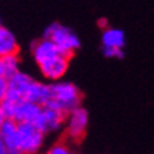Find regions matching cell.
I'll return each instance as SVG.
<instances>
[{
	"label": "cell",
	"mask_w": 154,
	"mask_h": 154,
	"mask_svg": "<svg viewBox=\"0 0 154 154\" xmlns=\"http://www.w3.org/2000/svg\"><path fill=\"white\" fill-rule=\"evenodd\" d=\"M45 38H50L57 45L61 55L68 60H71V57L75 54V51L81 47L79 38L69 28L64 27L58 23H52L48 26L45 30Z\"/></svg>",
	"instance_id": "cell-1"
},
{
	"label": "cell",
	"mask_w": 154,
	"mask_h": 154,
	"mask_svg": "<svg viewBox=\"0 0 154 154\" xmlns=\"http://www.w3.org/2000/svg\"><path fill=\"white\" fill-rule=\"evenodd\" d=\"M44 143V133L33 123H17V150L21 154H35Z\"/></svg>",
	"instance_id": "cell-2"
},
{
	"label": "cell",
	"mask_w": 154,
	"mask_h": 154,
	"mask_svg": "<svg viewBox=\"0 0 154 154\" xmlns=\"http://www.w3.org/2000/svg\"><path fill=\"white\" fill-rule=\"evenodd\" d=\"M51 99H54L65 113H69L75 107L81 106L82 95L74 84L57 82L51 85Z\"/></svg>",
	"instance_id": "cell-3"
},
{
	"label": "cell",
	"mask_w": 154,
	"mask_h": 154,
	"mask_svg": "<svg viewBox=\"0 0 154 154\" xmlns=\"http://www.w3.org/2000/svg\"><path fill=\"white\" fill-rule=\"evenodd\" d=\"M66 113L61 112V110H55V109H50V107L42 106L41 112L35 117V120L33 122V125L37 127L40 131L45 133H51V131L60 130L64 122L66 120Z\"/></svg>",
	"instance_id": "cell-4"
},
{
	"label": "cell",
	"mask_w": 154,
	"mask_h": 154,
	"mask_svg": "<svg viewBox=\"0 0 154 154\" xmlns=\"http://www.w3.org/2000/svg\"><path fill=\"white\" fill-rule=\"evenodd\" d=\"M88 127V112L82 106L75 107L66 116V134L74 140H81Z\"/></svg>",
	"instance_id": "cell-5"
},
{
	"label": "cell",
	"mask_w": 154,
	"mask_h": 154,
	"mask_svg": "<svg viewBox=\"0 0 154 154\" xmlns=\"http://www.w3.org/2000/svg\"><path fill=\"white\" fill-rule=\"evenodd\" d=\"M23 99L28 102H34L38 105H44L48 99H51V85H45L41 82L31 79L23 92Z\"/></svg>",
	"instance_id": "cell-6"
},
{
	"label": "cell",
	"mask_w": 154,
	"mask_h": 154,
	"mask_svg": "<svg viewBox=\"0 0 154 154\" xmlns=\"http://www.w3.org/2000/svg\"><path fill=\"white\" fill-rule=\"evenodd\" d=\"M58 55H61L60 51H58L57 45L50 38L44 37L42 40L37 41L33 45V57H34V61L38 64V66L48 62V61L54 60V58H57Z\"/></svg>",
	"instance_id": "cell-7"
},
{
	"label": "cell",
	"mask_w": 154,
	"mask_h": 154,
	"mask_svg": "<svg viewBox=\"0 0 154 154\" xmlns=\"http://www.w3.org/2000/svg\"><path fill=\"white\" fill-rule=\"evenodd\" d=\"M41 109H42L41 105L21 99L20 102L16 103L13 119L17 123H33L35 120V117L40 115Z\"/></svg>",
	"instance_id": "cell-8"
},
{
	"label": "cell",
	"mask_w": 154,
	"mask_h": 154,
	"mask_svg": "<svg viewBox=\"0 0 154 154\" xmlns=\"http://www.w3.org/2000/svg\"><path fill=\"white\" fill-rule=\"evenodd\" d=\"M68 64H69L68 58H65V57H62V55H58L54 60L40 65V71H41L44 78L51 79V81H57V79H61L65 75L66 69H68Z\"/></svg>",
	"instance_id": "cell-9"
},
{
	"label": "cell",
	"mask_w": 154,
	"mask_h": 154,
	"mask_svg": "<svg viewBox=\"0 0 154 154\" xmlns=\"http://www.w3.org/2000/svg\"><path fill=\"white\" fill-rule=\"evenodd\" d=\"M17 51H19V44L14 34L0 24V57L17 54Z\"/></svg>",
	"instance_id": "cell-10"
},
{
	"label": "cell",
	"mask_w": 154,
	"mask_h": 154,
	"mask_svg": "<svg viewBox=\"0 0 154 154\" xmlns=\"http://www.w3.org/2000/svg\"><path fill=\"white\" fill-rule=\"evenodd\" d=\"M103 47H119L123 48L125 45V33L119 28L107 27L103 30L102 34Z\"/></svg>",
	"instance_id": "cell-11"
},
{
	"label": "cell",
	"mask_w": 154,
	"mask_h": 154,
	"mask_svg": "<svg viewBox=\"0 0 154 154\" xmlns=\"http://www.w3.org/2000/svg\"><path fill=\"white\" fill-rule=\"evenodd\" d=\"M20 60L17 54H9V55L0 57V76L9 79L10 76L19 71Z\"/></svg>",
	"instance_id": "cell-12"
},
{
	"label": "cell",
	"mask_w": 154,
	"mask_h": 154,
	"mask_svg": "<svg viewBox=\"0 0 154 154\" xmlns=\"http://www.w3.org/2000/svg\"><path fill=\"white\" fill-rule=\"evenodd\" d=\"M30 81H31V78H30L27 74H24V72H20V71H17V72H14V74L10 76L9 79H7V82H9V86H10V88H13V89H16V91H19L20 94L23 95L24 89H26V86L30 84Z\"/></svg>",
	"instance_id": "cell-13"
},
{
	"label": "cell",
	"mask_w": 154,
	"mask_h": 154,
	"mask_svg": "<svg viewBox=\"0 0 154 154\" xmlns=\"http://www.w3.org/2000/svg\"><path fill=\"white\" fill-rule=\"evenodd\" d=\"M17 131V122L14 119H5L0 125V139L5 140L7 137H11L13 134H16Z\"/></svg>",
	"instance_id": "cell-14"
},
{
	"label": "cell",
	"mask_w": 154,
	"mask_h": 154,
	"mask_svg": "<svg viewBox=\"0 0 154 154\" xmlns=\"http://www.w3.org/2000/svg\"><path fill=\"white\" fill-rule=\"evenodd\" d=\"M14 107H16V103L5 100V99L0 100V112H2V115H3L5 119H13L14 117Z\"/></svg>",
	"instance_id": "cell-15"
},
{
	"label": "cell",
	"mask_w": 154,
	"mask_h": 154,
	"mask_svg": "<svg viewBox=\"0 0 154 154\" xmlns=\"http://www.w3.org/2000/svg\"><path fill=\"white\" fill-rule=\"evenodd\" d=\"M103 54L107 58H122L123 50L119 47H103Z\"/></svg>",
	"instance_id": "cell-16"
},
{
	"label": "cell",
	"mask_w": 154,
	"mask_h": 154,
	"mask_svg": "<svg viewBox=\"0 0 154 154\" xmlns=\"http://www.w3.org/2000/svg\"><path fill=\"white\" fill-rule=\"evenodd\" d=\"M47 154H69V150H68V147L65 144L58 143V144L52 146L51 149L47 151Z\"/></svg>",
	"instance_id": "cell-17"
},
{
	"label": "cell",
	"mask_w": 154,
	"mask_h": 154,
	"mask_svg": "<svg viewBox=\"0 0 154 154\" xmlns=\"http://www.w3.org/2000/svg\"><path fill=\"white\" fill-rule=\"evenodd\" d=\"M7 86H9L7 79L3 78V76H0V100L5 98V94H6V91H7Z\"/></svg>",
	"instance_id": "cell-18"
},
{
	"label": "cell",
	"mask_w": 154,
	"mask_h": 154,
	"mask_svg": "<svg viewBox=\"0 0 154 154\" xmlns=\"http://www.w3.org/2000/svg\"><path fill=\"white\" fill-rule=\"evenodd\" d=\"M98 24H99V27H102L103 30H105V28H107V21L105 19H100L98 21Z\"/></svg>",
	"instance_id": "cell-19"
},
{
	"label": "cell",
	"mask_w": 154,
	"mask_h": 154,
	"mask_svg": "<svg viewBox=\"0 0 154 154\" xmlns=\"http://www.w3.org/2000/svg\"><path fill=\"white\" fill-rule=\"evenodd\" d=\"M5 120V117H3V115H2V112H0V125H2V122Z\"/></svg>",
	"instance_id": "cell-20"
},
{
	"label": "cell",
	"mask_w": 154,
	"mask_h": 154,
	"mask_svg": "<svg viewBox=\"0 0 154 154\" xmlns=\"http://www.w3.org/2000/svg\"><path fill=\"white\" fill-rule=\"evenodd\" d=\"M69 154H72V153H69Z\"/></svg>",
	"instance_id": "cell-21"
},
{
	"label": "cell",
	"mask_w": 154,
	"mask_h": 154,
	"mask_svg": "<svg viewBox=\"0 0 154 154\" xmlns=\"http://www.w3.org/2000/svg\"><path fill=\"white\" fill-rule=\"evenodd\" d=\"M0 24H2V23H0Z\"/></svg>",
	"instance_id": "cell-22"
}]
</instances>
